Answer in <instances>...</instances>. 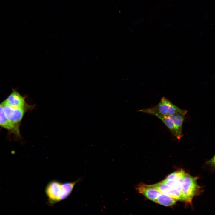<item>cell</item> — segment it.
Masks as SVG:
<instances>
[{
	"label": "cell",
	"instance_id": "1",
	"mask_svg": "<svg viewBox=\"0 0 215 215\" xmlns=\"http://www.w3.org/2000/svg\"><path fill=\"white\" fill-rule=\"evenodd\" d=\"M79 180L62 183L57 180L51 181L47 185L45 192L49 202L55 204L67 198Z\"/></svg>",
	"mask_w": 215,
	"mask_h": 215
},
{
	"label": "cell",
	"instance_id": "2",
	"mask_svg": "<svg viewBox=\"0 0 215 215\" xmlns=\"http://www.w3.org/2000/svg\"><path fill=\"white\" fill-rule=\"evenodd\" d=\"M138 111L158 116H169L179 114L185 115L187 110L180 109L164 97H162L159 103L156 106L150 108H144Z\"/></svg>",
	"mask_w": 215,
	"mask_h": 215
},
{
	"label": "cell",
	"instance_id": "3",
	"mask_svg": "<svg viewBox=\"0 0 215 215\" xmlns=\"http://www.w3.org/2000/svg\"><path fill=\"white\" fill-rule=\"evenodd\" d=\"M198 179L186 173L182 182V201L191 205L193 198L201 194L202 190L197 183Z\"/></svg>",
	"mask_w": 215,
	"mask_h": 215
},
{
	"label": "cell",
	"instance_id": "4",
	"mask_svg": "<svg viewBox=\"0 0 215 215\" xmlns=\"http://www.w3.org/2000/svg\"><path fill=\"white\" fill-rule=\"evenodd\" d=\"M6 118L12 123L19 125L25 113L28 108L29 105L22 108H14L1 103Z\"/></svg>",
	"mask_w": 215,
	"mask_h": 215
},
{
	"label": "cell",
	"instance_id": "5",
	"mask_svg": "<svg viewBox=\"0 0 215 215\" xmlns=\"http://www.w3.org/2000/svg\"><path fill=\"white\" fill-rule=\"evenodd\" d=\"M2 103L16 108H23L28 105L25 97L15 89H13L11 93Z\"/></svg>",
	"mask_w": 215,
	"mask_h": 215
},
{
	"label": "cell",
	"instance_id": "6",
	"mask_svg": "<svg viewBox=\"0 0 215 215\" xmlns=\"http://www.w3.org/2000/svg\"><path fill=\"white\" fill-rule=\"evenodd\" d=\"M150 185L161 193L170 196L177 200L182 201V195L180 191L164 183L162 181Z\"/></svg>",
	"mask_w": 215,
	"mask_h": 215
},
{
	"label": "cell",
	"instance_id": "7",
	"mask_svg": "<svg viewBox=\"0 0 215 215\" xmlns=\"http://www.w3.org/2000/svg\"><path fill=\"white\" fill-rule=\"evenodd\" d=\"M136 189L148 199L154 202L161 193L158 190L152 187L150 185L141 183L136 187Z\"/></svg>",
	"mask_w": 215,
	"mask_h": 215
},
{
	"label": "cell",
	"instance_id": "8",
	"mask_svg": "<svg viewBox=\"0 0 215 215\" xmlns=\"http://www.w3.org/2000/svg\"><path fill=\"white\" fill-rule=\"evenodd\" d=\"M0 126L19 136V125L12 123L6 117L2 105L0 104Z\"/></svg>",
	"mask_w": 215,
	"mask_h": 215
},
{
	"label": "cell",
	"instance_id": "9",
	"mask_svg": "<svg viewBox=\"0 0 215 215\" xmlns=\"http://www.w3.org/2000/svg\"><path fill=\"white\" fill-rule=\"evenodd\" d=\"M185 116L177 114L169 116L175 126L176 132V138L179 140L183 136L182 128Z\"/></svg>",
	"mask_w": 215,
	"mask_h": 215
},
{
	"label": "cell",
	"instance_id": "10",
	"mask_svg": "<svg viewBox=\"0 0 215 215\" xmlns=\"http://www.w3.org/2000/svg\"><path fill=\"white\" fill-rule=\"evenodd\" d=\"M177 200L167 195L161 193L154 202L166 206H171L174 205Z\"/></svg>",
	"mask_w": 215,
	"mask_h": 215
},
{
	"label": "cell",
	"instance_id": "11",
	"mask_svg": "<svg viewBox=\"0 0 215 215\" xmlns=\"http://www.w3.org/2000/svg\"><path fill=\"white\" fill-rule=\"evenodd\" d=\"M157 117L170 130L172 134L176 137V132L175 126L170 116H158Z\"/></svg>",
	"mask_w": 215,
	"mask_h": 215
},
{
	"label": "cell",
	"instance_id": "12",
	"mask_svg": "<svg viewBox=\"0 0 215 215\" xmlns=\"http://www.w3.org/2000/svg\"><path fill=\"white\" fill-rule=\"evenodd\" d=\"M162 181L171 187L180 191L182 194V182L172 179H165Z\"/></svg>",
	"mask_w": 215,
	"mask_h": 215
},
{
	"label": "cell",
	"instance_id": "13",
	"mask_svg": "<svg viewBox=\"0 0 215 215\" xmlns=\"http://www.w3.org/2000/svg\"><path fill=\"white\" fill-rule=\"evenodd\" d=\"M186 173L183 170L174 172L168 175L166 179L182 181Z\"/></svg>",
	"mask_w": 215,
	"mask_h": 215
},
{
	"label": "cell",
	"instance_id": "14",
	"mask_svg": "<svg viewBox=\"0 0 215 215\" xmlns=\"http://www.w3.org/2000/svg\"><path fill=\"white\" fill-rule=\"evenodd\" d=\"M206 164L215 168V155L212 158L206 162Z\"/></svg>",
	"mask_w": 215,
	"mask_h": 215
}]
</instances>
